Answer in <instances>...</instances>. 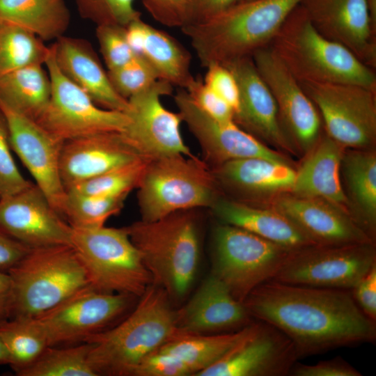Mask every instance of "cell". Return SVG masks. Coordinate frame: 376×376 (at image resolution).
<instances>
[{"instance_id": "cb8c5ba5", "label": "cell", "mask_w": 376, "mask_h": 376, "mask_svg": "<svg viewBox=\"0 0 376 376\" xmlns=\"http://www.w3.org/2000/svg\"><path fill=\"white\" fill-rule=\"evenodd\" d=\"M249 315L242 302L211 274L187 304L176 311L178 331L204 334L246 325Z\"/></svg>"}, {"instance_id": "f35d334b", "label": "cell", "mask_w": 376, "mask_h": 376, "mask_svg": "<svg viewBox=\"0 0 376 376\" xmlns=\"http://www.w3.org/2000/svg\"><path fill=\"white\" fill-rule=\"evenodd\" d=\"M79 15L97 26L112 24L126 27L141 18L135 0H74Z\"/></svg>"}, {"instance_id": "d590c367", "label": "cell", "mask_w": 376, "mask_h": 376, "mask_svg": "<svg viewBox=\"0 0 376 376\" xmlns=\"http://www.w3.org/2000/svg\"><path fill=\"white\" fill-rule=\"evenodd\" d=\"M89 343L48 346L18 376H97L88 361Z\"/></svg>"}, {"instance_id": "7bdbcfd3", "label": "cell", "mask_w": 376, "mask_h": 376, "mask_svg": "<svg viewBox=\"0 0 376 376\" xmlns=\"http://www.w3.org/2000/svg\"><path fill=\"white\" fill-rule=\"evenodd\" d=\"M194 103L205 114L220 121H235L230 106L208 87L201 77H192L184 88Z\"/></svg>"}, {"instance_id": "83f0119b", "label": "cell", "mask_w": 376, "mask_h": 376, "mask_svg": "<svg viewBox=\"0 0 376 376\" xmlns=\"http://www.w3.org/2000/svg\"><path fill=\"white\" fill-rule=\"evenodd\" d=\"M212 173L217 182L248 197L291 191L296 175L290 164L260 157L230 160Z\"/></svg>"}, {"instance_id": "e0dca14e", "label": "cell", "mask_w": 376, "mask_h": 376, "mask_svg": "<svg viewBox=\"0 0 376 376\" xmlns=\"http://www.w3.org/2000/svg\"><path fill=\"white\" fill-rule=\"evenodd\" d=\"M173 97L182 122L198 141L205 159L215 166L230 160L251 157L290 164L282 154L263 144L234 120L220 121L205 114L184 88L179 89Z\"/></svg>"}, {"instance_id": "f1b7e54d", "label": "cell", "mask_w": 376, "mask_h": 376, "mask_svg": "<svg viewBox=\"0 0 376 376\" xmlns=\"http://www.w3.org/2000/svg\"><path fill=\"white\" fill-rule=\"evenodd\" d=\"M341 169L354 209L352 219L373 241L376 230V156L359 149L345 153Z\"/></svg>"}, {"instance_id": "9a60e30c", "label": "cell", "mask_w": 376, "mask_h": 376, "mask_svg": "<svg viewBox=\"0 0 376 376\" xmlns=\"http://www.w3.org/2000/svg\"><path fill=\"white\" fill-rule=\"evenodd\" d=\"M251 57L275 100L284 132L294 148L308 153L321 136L322 123L315 106L269 46Z\"/></svg>"}, {"instance_id": "1f68e13d", "label": "cell", "mask_w": 376, "mask_h": 376, "mask_svg": "<svg viewBox=\"0 0 376 376\" xmlns=\"http://www.w3.org/2000/svg\"><path fill=\"white\" fill-rule=\"evenodd\" d=\"M242 329L227 334H203L178 333L157 350L185 363L196 375L220 359L246 331Z\"/></svg>"}, {"instance_id": "5bb4252c", "label": "cell", "mask_w": 376, "mask_h": 376, "mask_svg": "<svg viewBox=\"0 0 376 376\" xmlns=\"http://www.w3.org/2000/svg\"><path fill=\"white\" fill-rule=\"evenodd\" d=\"M172 93L171 84L158 79L127 100L125 113L130 122L121 133L143 159L151 160L175 154L195 156L181 135L180 113L169 111L162 103V97Z\"/></svg>"}, {"instance_id": "7dc6e473", "label": "cell", "mask_w": 376, "mask_h": 376, "mask_svg": "<svg viewBox=\"0 0 376 376\" xmlns=\"http://www.w3.org/2000/svg\"><path fill=\"white\" fill-rule=\"evenodd\" d=\"M290 375L361 376L362 374L340 356H338L313 365L303 364L297 361L292 366Z\"/></svg>"}, {"instance_id": "e575fe53", "label": "cell", "mask_w": 376, "mask_h": 376, "mask_svg": "<svg viewBox=\"0 0 376 376\" xmlns=\"http://www.w3.org/2000/svg\"><path fill=\"white\" fill-rule=\"evenodd\" d=\"M0 336L15 374L33 362L49 346L36 318H13L0 324Z\"/></svg>"}, {"instance_id": "277c9868", "label": "cell", "mask_w": 376, "mask_h": 376, "mask_svg": "<svg viewBox=\"0 0 376 376\" xmlns=\"http://www.w3.org/2000/svg\"><path fill=\"white\" fill-rule=\"evenodd\" d=\"M269 46L299 82L354 84L376 91L375 70L319 33L299 4Z\"/></svg>"}, {"instance_id": "ffe728a7", "label": "cell", "mask_w": 376, "mask_h": 376, "mask_svg": "<svg viewBox=\"0 0 376 376\" xmlns=\"http://www.w3.org/2000/svg\"><path fill=\"white\" fill-rule=\"evenodd\" d=\"M316 30L376 69V34L370 27L367 0H301Z\"/></svg>"}, {"instance_id": "db71d44e", "label": "cell", "mask_w": 376, "mask_h": 376, "mask_svg": "<svg viewBox=\"0 0 376 376\" xmlns=\"http://www.w3.org/2000/svg\"><path fill=\"white\" fill-rule=\"evenodd\" d=\"M367 5L370 27L376 34V0H367Z\"/></svg>"}, {"instance_id": "60d3db41", "label": "cell", "mask_w": 376, "mask_h": 376, "mask_svg": "<svg viewBox=\"0 0 376 376\" xmlns=\"http://www.w3.org/2000/svg\"><path fill=\"white\" fill-rule=\"evenodd\" d=\"M11 150L7 120L0 109V199L14 195L32 185L19 172Z\"/></svg>"}, {"instance_id": "681fc988", "label": "cell", "mask_w": 376, "mask_h": 376, "mask_svg": "<svg viewBox=\"0 0 376 376\" xmlns=\"http://www.w3.org/2000/svg\"><path fill=\"white\" fill-rule=\"evenodd\" d=\"M244 0H190V24L205 21Z\"/></svg>"}, {"instance_id": "7402d4cb", "label": "cell", "mask_w": 376, "mask_h": 376, "mask_svg": "<svg viewBox=\"0 0 376 376\" xmlns=\"http://www.w3.org/2000/svg\"><path fill=\"white\" fill-rule=\"evenodd\" d=\"M273 207L314 244L373 242L347 210L324 199L284 194L276 198Z\"/></svg>"}, {"instance_id": "8992f818", "label": "cell", "mask_w": 376, "mask_h": 376, "mask_svg": "<svg viewBox=\"0 0 376 376\" xmlns=\"http://www.w3.org/2000/svg\"><path fill=\"white\" fill-rule=\"evenodd\" d=\"M8 273L10 318H34L89 286L86 272L71 245L31 248Z\"/></svg>"}, {"instance_id": "d6986e66", "label": "cell", "mask_w": 376, "mask_h": 376, "mask_svg": "<svg viewBox=\"0 0 376 376\" xmlns=\"http://www.w3.org/2000/svg\"><path fill=\"white\" fill-rule=\"evenodd\" d=\"M0 109L7 120L12 150L54 209L62 216L66 191L60 176L59 157L63 142L52 136L35 120L1 103Z\"/></svg>"}, {"instance_id": "bcb514c9", "label": "cell", "mask_w": 376, "mask_h": 376, "mask_svg": "<svg viewBox=\"0 0 376 376\" xmlns=\"http://www.w3.org/2000/svg\"><path fill=\"white\" fill-rule=\"evenodd\" d=\"M187 375H193V372L185 363L159 350L146 356L133 374V376Z\"/></svg>"}, {"instance_id": "f546056e", "label": "cell", "mask_w": 376, "mask_h": 376, "mask_svg": "<svg viewBox=\"0 0 376 376\" xmlns=\"http://www.w3.org/2000/svg\"><path fill=\"white\" fill-rule=\"evenodd\" d=\"M51 92L49 75L41 64L0 76V103L35 121L47 107Z\"/></svg>"}, {"instance_id": "11a10c76", "label": "cell", "mask_w": 376, "mask_h": 376, "mask_svg": "<svg viewBox=\"0 0 376 376\" xmlns=\"http://www.w3.org/2000/svg\"><path fill=\"white\" fill-rule=\"evenodd\" d=\"M8 355L0 336V364H8Z\"/></svg>"}, {"instance_id": "d6a6232c", "label": "cell", "mask_w": 376, "mask_h": 376, "mask_svg": "<svg viewBox=\"0 0 376 376\" xmlns=\"http://www.w3.org/2000/svg\"><path fill=\"white\" fill-rule=\"evenodd\" d=\"M158 79L185 88L193 77L191 55L175 38L147 24L142 54Z\"/></svg>"}, {"instance_id": "5b68a950", "label": "cell", "mask_w": 376, "mask_h": 376, "mask_svg": "<svg viewBox=\"0 0 376 376\" xmlns=\"http://www.w3.org/2000/svg\"><path fill=\"white\" fill-rule=\"evenodd\" d=\"M194 210H180L126 227L152 283L162 287L171 300L186 295L198 270L200 236Z\"/></svg>"}, {"instance_id": "b9f144b4", "label": "cell", "mask_w": 376, "mask_h": 376, "mask_svg": "<svg viewBox=\"0 0 376 376\" xmlns=\"http://www.w3.org/2000/svg\"><path fill=\"white\" fill-rule=\"evenodd\" d=\"M96 37L108 70L125 65L136 56L127 41L124 26H97Z\"/></svg>"}, {"instance_id": "603a6c76", "label": "cell", "mask_w": 376, "mask_h": 376, "mask_svg": "<svg viewBox=\"0 0 376 376\" xmlns=\"http://www.w3.org/2000/svg\"><path fill=\"white\" fill-rule=\"evenodd\" d=\"M224 65L232 71L240 88L235 122L274 146L292 152L294 147L281 125L275 100L252 57Z\"/></svg>"}, {"instance_id": "3957f363", "label": "cell", "mask_w": 376, "mask_h": 376, "mask_svg": "<svg viewBox=\"0 0 376 376\" xmlns=\"http://www.w3.org/2000/svg\"><path fill=\"white\" fill-rule=\"evenodd\" d=\"M120 324L91 337L88 361L97 376H133L140 362L178 331L176 311L160 286L152 283Z\"/></svg>"}, {"instance_id": "52a82bcc", "label": "cell", "mask_w": 376, "mask_h": 376, "mask_svg": "<svg viewBox=\"0 0 376 376\" xmlns=\"http://www.w3.org/2000/svg\"><path fill=\"white\" fill-rule=\"evenodd\" d=\"M217 185L212 171L196 156L175 154L148 160L137 187L141 220L211 208L219 197Z\"/></svg>"}, {"instance_id": "9f6ffc18", "label": "cell", "mask_w": 376, "mask_h": 376, "mask_svg": "<svg viewBox=\"0 0 376 376\" xmlns=\"http://www.w3.org/2000/svg\"><path fill=\"white\" fill-rule=\"evenodd\" d=\"M244 1H251V0H244Z\"/></svg>"}, {"instance_id": "4dcf8cb0", "label": "cell", "mask_w": 376, "mask_h": 376, "mask_svg": "<svg viewBox=\"0 0 376 376\" xmlns=\"http://www.w3.org/2000/svg\"><path fill=\"white\" fill-rule=\"evenodd\" d=\"M0 19L50 40L64 36L70 13L63 0H0Z\"/></svg>"}, {"instance_id": "f5cc1de1", "label": "cell", "mask_w": 376, "mask_h": 376, "mask_svg": "<svg viewBox=\"0 0 376 376\" xmlns=\"http://www.w3.org/2000/svg\"><path fill=\"white\" fill-rule=\"evenodd\" d=\"M12 287L7 272L0 270V324L10 318Z\"/></svg>"}, {"instance_id": "ab89813d", "label": "cell", "mask_w": 376, "mask_h": 376, "mask_svg": "<svg viewBox=\"0 0 376 376\" xmlns=\"http://www.w3.org/2000/svg\"><path fill=\"white\" fill-rule=\"evenodd\" d=\"M110 81L123 97H130L146 90L158 77L151 65L141 55H136L125 65L107 71Z\"/></svg>"}, {"instance_id": "7a4b0ae2", "label": "cell", "mask_w": 376, "mask_h": 376, "mask_svg": "<svg viewBox=\"0 0 376 376\" xmlns=\"http://www.w3.org/2000/svg\"><path fill=\"white\" fill-rule=\"evenodd\" d=\"M301 0L243 1L205 21L181 29L204 67L251 57L269 46Z\"/></svg>"}, {"instance_id": "4fadbf2b", "label": "cell", "mask_w": 376, "mask_h": 376, "mask_svg": "<svg viewBox=\"0 0 376 376\" xmlns=\"http://www.w3.org/2000/svg\"><path fill=\"white\" fill-rule=\"evenodd\" d=\"M134 297L100 292L89 285L34 318L43 329L49 346L76 345L107 329Z\"/></svg>"}, {"instance_id": "30bf717a", "label": "cell", "mask_w": 376, "mask_h": 376, "mask_svg": "<svg viewBox=\"0 0 376 376\" xmlns=\"http://www.w3.org/2000/svg\"><path fill=\"white\" fill-rule=\"evenodd\" d=\"M299 83L331 139L344 148L363 150L375 143L376 91L354 84Z\"/></svg>"}, {"instance_id": "6da1fadb", "label": "cell", "mask_w": 376, "mask_h": 376, "mask_svg": "<svg viewBox=\"0 0 376 376\" xmlns=\"http://www.w3.org/2000/svg\"><path fill=\"white\" fill-rule=\"evenodd\" d=\"M243 304L251 317L287 336L298 359L376 338L375 322L361 310L351 290L269 280L256 287Z\"/></svg>"}, {"instance_id": "4316f807", "label": "cell", "mask_w": 376, "mask_h": 376, "mask_svg": "<svg viewBox=\"0 0 376 376\" xmlns=\"http://www.w3.org/2000/svg\"><path fill=\"white\" fill-rule=\"evenodd\" d=\"M211 209L223 224L246 230L290 251L314 244L274 207H256L219 197Z\"/></svg>"}, {"instance_id": "d4e9b609", "label": "cell", "mask_w": 376, "mask_h": 376, "mask_svg": "<svg viewBox=\"0 0 376 376\" xmlns=\"http://www.w3.org/2000/svg\"><path fill=\"white\" fill-rule=\"evenodd\" d=\"M52 45L60 71L97 106L109 110L127 111L128 100L114 89L107 72L88 41L63 36Z\"/></svg>"}, {"instance_id": "816d5d0a", "label": "cell", "mask_w": 376, "mask_h": 376, "mask_svg": "<svg viewBox=\"0 0 376 376\" xmlns=\"http://www.w3.org/2000/svg\"><path fill=\"white\" fill-rule=\"evenodd\" d=\"M146 24L147 23L139 18L134 20L125 27L127 41L136 55L141 56L142 54Z\"/></svg>"}, {"instance_id": "ba28073f", "label": "cell", "mask_w": 376, "mask_h": 376, "mask_svg": "<svg viewBox=\"0 0 376 376\" xmlns=\"http://www.w3.org/2000/svg\"><path fill=\"white\" fill-rule=\"evenodd\" d=\"M71 246L96 290L140 297L152 283L126 227L72 228Z\"/></svg>"}, {"instance_id": "74e56055", "label": "cell", "mask_w": 376, "mask_h": 376, "mask_svg": "<svg viewBox=\"0 0 376 376\" xmlns=\"http://www.w3.org/2000/svg\"><path fill=\"white\" fill-rule=\"evenodd\" d=\"M148 162L139 159L80 182L66 191L87 196L130 194L137 188Z\"/></svg>"}, {"instance_id": "836d02e7", "label": "cell", "mask_w": 376, "mask_h": 376, "mask_svg": "<svg viewBox=\"0 0 376 376\" xmlns=\"http://www.w3.org/2000/svg\"><path fill=\"white\" fill-rule=\"evenodd\" d=\"M29 30L0 19V76L28 65L45 64L50 52Z\"/></svg>"}, {"instance_id": "2e32d148", "label": "cell", "mask_w": 376, "mask_h": 376, "mask_svg": "<svg viewBox=\"0 0 376 376\" xmlns=\"http://www.w3.org/2000/svg\"><path fill=\"white\" fill-rule=\"evenodd\" d=\"M292 342L274 326L248 324L244 335L196 376H285L297 361Z\"/></svg>"}, {"instance_id": "ee69618b", "label": "cell", "mask_w": 376, "mask_h": 376, "mask_svg": "<svg viewBox=\"0 0 376 376\" xmlns=\"http://www.w3.org/2000/svg\"><path fill=\"white\" fill-rule=\"evenodd\" d=\"M148 13L169 27H182L191 21L190 0H141Z\"/></svg>"}, {"instance_id": "484cf974", "label": "cell", "mask_w": 376, "mask_h": 376, "mask_svg": "<svg viewBox=\"0 0 376 376\" xmlns=\"http://www.w3.org/2000/svg\"><path fill=\"white\" fill-rule=\"evenodd\" d=\"M344 152L345 148L326 134L321 136L296 171L292 194L324 199L349 212L348 198L340 178Z\"/></svg>"}, {"instance_id": "8fae6325", "label": "cell", "mask_w": 376, "mask_h": 376, "mask_svg": "<svg viewBox=\"0 0 376 376\" xmlns=\"http://www.w3.org/2000/svg\"><path fill=\"white\" fill-rule=\"evenodd\" d=\"M375 264L373 242L313 244L291 251L272 280L292 285L352 290Z\"/></svg>"}, {"instance_id": "7c38bea8", "label": "cell", "mask_w": 376, "mask_h": 376, "mask_svg": "<svg viewBox=\"0 0 376 376\" xmlns=\"http://www.w3.org/2000/svg\"><path fill=\"white\" fill-rule=\"evenodd\" d=\"M52 84L49 102L36 122L57 140L105 132H123L130 118L123 111L97 106L58 69L53 45L45 63Z\"/></svg>"}, {"instance_id": "8d00e7d4", "label": "cell", "mask_w": 376, "mask_h": 376, "mask_svg": "<svg viewBox=\"0 0 376 376\" xmlns=\"http://www.w3.org/2000/svg\"><path fill=\"white\" fill-rule=\"evenodd\" d=\"M128 194L87 196L66 191L62 216L72 228L104 226L109 217L120 212Z\"/></svg>"}, {"instance_id": "f907efd6", "label": "cell", "mask_w": 376, "mask_h": 376, "mask_svg": "<svg viewBox=\"0 0 376 376\" xmlns=\"http://www.w3.org/2000/svg\"><path fill=\"white\" fill-rule=\"evenodd\" d=\"M30 249L0 229V270L8 272Z\"/></svg>"}, {"instance_id": "ac0fdd59", "label": "cell", "mask_w": 376, "mask_h": 376, "mask_svg": "<svg viewBox=\"0 0 376 376\" xmlns=\"http://www.w3.org/2000/svg\"><path fill=\"white\" fill-rule=\"evenodd\" d=\"M0 229L31 249L72 242V228L33 183L0 199Z\"/></svg>"}, {"instance_id": "9c48e42d", "label": "cell", "mask_w": 376, "mask_h": 376, "mask_svg": "<svg viewBox=\"0 0 376 376\" xmlns=\"http://www.w3.org/2000/svg\"><path fill=\"white\" fill-rule=\"evenodd\" d=\"M213 244L212 274L242 303L256 287L275 277L291 251L226 224L215 228Z\"/></svg>"}, {"instance_id": "44dd1931", "label": "cell", "mask_w": 376, "mask_h": 376, "mask_svg": "<svg viewBox=\"0 0 376 376\" xmlns=\"http://www.w3.org/2000/svg\"><path fill=\"white\" fill-rule=\"evenodd\" d=\"M143 159L121 132H105L63 142L59 172L67 191L72 187L104 173Z\"/></svg>"}, {"instance_id": "f6af8a7d", "label": "cell", "mask_w": 376, "mask_h": 376, "mask_svg": "<svg viewBox=\"0 0 376 376\" xmlns=\"http://www.w3.org/2000/svg\"><path fill=\"white\" fill-rule=\"evenodd\" d=\"M206 68L204 83L230 106L235 116L240 108V88L235 75L221 64L212 63Z\"/></svg>"}, {"instance_id": "c3c4849f", "label": "cell", "mask_w": 376, "mask_h": 376, "mask_svg": "<svg viewBox=\"0 0 376 376\" xmlns=\"http://www.w3.org/2000/svg\"><path fill=\"white\" fill-rule=\"evenodd\" d=\"M353 297L365 315L376 320V264L351 290Z\"/></svg>"}]
</instances>
